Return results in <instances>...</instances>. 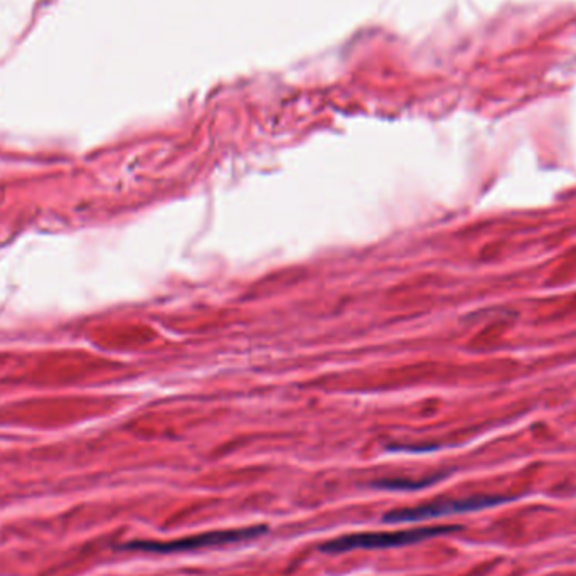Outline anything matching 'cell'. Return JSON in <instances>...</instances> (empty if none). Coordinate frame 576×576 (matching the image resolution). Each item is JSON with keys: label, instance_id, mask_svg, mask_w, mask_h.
<instances>
[{"label": "cell", "instance_id": "277c9868", "mask_svg": "<svg viewBox=\"0 0 576 576\" xmlns=\"http://www.w3.org/2000/svg\"><path fill=\"white\" fill-rule=\"evenodd\" d=\"M438 480V477H432V479L418 480V482H413V480L408 479H384L376 482L374 486L379 487V489H390V491H415V489H422V487L432 486V482Z\"/></svg>", "mask_w": 576, "mask_h": 576}, {"label": "cell", "instance_id": "6da1fadb", "mask_svg": "<svg viewBox=\"0 0 576 576\" xmlns=\"http://www.w3.org/2000/svg\"><path fill=\"white\" fill-rule=\"evenodd\" d=\"M460 531L459 526H425V528L398 529V531H373L339 536L320 546L322 553L339 555L356 550H388L410 544L422 543L427 539Z\"/></svg>", "mask_w": 576, "mask_h": 576}, {"label": "cell", "instance_id": "3957f363", "mask_svg": "<svg viewBox=\"0 0 576 576\" xmlns=\"http://www.w3.org/2000/svg\"><path fill=\"white\" fill-rule=\"evenodd\" d=\"M512 501V497L504 496H477L464 497V499H438V501L427 502L415 507H403V509H393L384 514V523H423L430 519L447 518V516H457V514H467V512L482 511L489 507L501 506Z\"/></svg>", "mask_w": 576, "mask_h": 576}, {"label": "cell", "instance_id": "7a4b0ae2", "mask_svg": "<svg viewBox=\"0 0 576 576\" xmlns=\"http://www.w3.org/2000/svg\"><path fill=\"white\" fill-rule=\"evenodd\" d=\"M265 524L250 526V528L218 529L208 533L194 534L187 538L172 539V541H135L123 546L125 550L144 551V553H157V555H176L187 551L206 550V548H218L226 544L241 543L248 539L260 538L267 533Z\"/></svg>", "mask_w": 576, "mask_h": 576}]
</instances>
